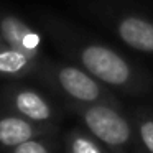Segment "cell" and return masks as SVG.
I'll use <instances>...</instances> for the list:
<instances>
[{
	"label": "cell",
	"mask_w": 153,
	"mask_h": 153,
	"mask_svg": "<svg viewBox=\"0 0 153 153\" xmlns=\"http://www.w3.org/2000/svg\"><path fill=\"white\" fill-rule=\"evenodd\" d=\"M40 22L45 33L63 56L92 74L114 92L130 97H142L153 92V74L132 63L112 46L54 15L43 13Z\"/></svg>",
	"instance_id": "1"
},
{
	"label": "cell",
	"mask_w": 153,
	"mask_h": 153,
	"mask_svg": "<svg viewBox=\"0 0 153 153\" xmlns=\"http://www.w3.org/2000/svg\"><path fill=\"white\" fill-rule=\"evenodd\" d=\"M112 153H148L130 114L112 104H64Z\"/></svg>",
	"instance_id": "2"
},
{
	"label": "cell",
	"mask_w": 153,
	"mask_h": 153,
	"mask_svg": "<svg viewBox=\"0 0 153 153\" xmlns=\"http://www.w3.org/2000/svg\"><path fill=\"white\" fill-rule=\"evenodd\" d=\"M35 77L41 81L63 104H112L122 105L112 89L74 63H38Z\"/></svg>",
	"instance_id": "3"
},
{
	"label": "cell",
	"mask_w": 153,
	"mask_h": 153,
	"mask_svg": "<svg viewBox=\"0 0 153 153\" xmlns=\"http://www.w3.org/2000/svg\"><path fill=\"white\" fill-rule=\"evenodd\" d=\"M91 13L123 45L140 53H153V18L122 4L94 0Z\"/></svg>",
	"instance_id": "4"
},
{
	"label": "cell",
	"mask_w": 153,
	"mask_h": 153,
	"mask_svg": "<svg viewBox=\"0 0 153 153\" xmlns=\"http://www.w3.org/2000/svg\"><path fill=\"white\" fill-rule=\"evenodd\" d=\"M0 100L5 104L7 110L17 112L23 117L36 120V122L54 123L59 117L56 107L51 104V100L45 94L27 86L12 84V86L5 87L2 91Z\"/></svg>",
	"instance_id": "5"
},
{
	"label": "cell",
	"mask_w": 153,
	"mask_h": 153,
	"mask_svg": "<svg viewBox=\"0 0 153 153\" xmlns=\"http://www.w3.org/2000/svg\"><path fill=\"white\" fill-rule=\"evenodd\" d=\"M56 132V123L36 122L7 109L0 114V145L7 150L22 145L28 140L51 137Z\"/></svg>",
	"instance_id": "6"
},
{
	"label": "cell",
	"mask_w": 153,
	"mask_h": 153,
	"mask_svg": "<svg viewBox=\"0 0 153 153\" xmlns=\"http://www.w3.org/2000/svg\"><path fill=\"white\" fill-rule=\"evenodd\" d=\"M0 35L4 36L5 43L20 53L27 54L35 61H41V48L43 41L35 28L27 25L22 18L12 13L0 15Z\"/></svg>",
	"instance_id": "7"
},
{
	"label": "cell",
	"mask_w": 153,
	"mask_h": 153,
	"mask_svg": "<svg viewBox=\"0 0 153 153\" xmlns=\"http://www.w3.org/2000/svg\"><path fill=\"white\" fill-rule=\"evenodd\" d=\"M40 61L28 58L7 43H0V74L8 77H28L35 76Z\"/></svg>",
	"instance_id": "8"
},
{
	"label": "cell",
	"mask_w": 153,
	"mask_h": 153,
	"mask_svg": "<svg viewBox=\"0 0 153 153\" xmlns=\"http://www.w3.org/2000/svg\"><path fill=\"white\" fill-rule=\"evenodd\" d=\"M64 148L66 153H112L87 128L82 130L79 127L69 130L64 135Z\"/></svg>",
	"instance_id": "9"
},
{
	"label": "cell",
	"mask_w": 153,
	"mask_h": 153,
	"mask_svg": "<svg viewBox=\"0 0 153 153\" xmlns=\"http://www.w3.org/2000/svg\"><path fill=\"white\" fill-rule=\"evenodd\" d=\"M133 123L137 127L140 138H142L143 146L148 153H153V112L146 107H138L130 112Z\"/></svg>",
	"instance_id": "10"
},
{
	"label": "cell",
	"mask_w": 153,
	"mask_h": 153,
	"mask_svg": "<svg viewBox=\"0 0 153 153\" xmlns=\"http://www.w3.org/2000/svg\"><path fill=\"white\" fill-rule=\"evenodd\" d=\"M10 153H54V146L50 137H40L10 148Z\"/></svg>",
	"instance_id": "11"
},
{
	"label": "cell",
	"mask_w": 153,
	"mask_h": 153,
	"mask_svg": "<svg viewBox=\"0 0 153 153\" xmlns=\"http://www.w3.org/2000/svg\"><path fill=\"white\" fill-rule=\"evenodd\" d=\"M0 43H5V40H4V36L0 35Z\"/></svg>",
	"instance_id": "12"
},
{
	"label": "cell",
	"mask_w": 153,
	"mask_h": 153,
	"mask_svg": "<svg viewBox=\"0 0 153 153\" xmlns=\"http://www.w3.org/2000/svg\"><path fill=\"white\" fill-rule=\"evenodd\" d=\"M152 112H153V109H152Z\"/></svg>",
	"instance_id": "13"
}]
</instances>
